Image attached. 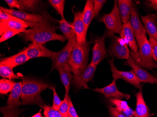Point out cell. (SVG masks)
<instances>
[{
	"label": "cell",
	"mask_w": 157,
	"mask_h": 117,
	"mask_svg": "<svg viewBox=\"0 0 157 117\" xmlns=\"http://www.w3.org/2000/svg\"><path fill=\"white\" fill-rule=\"evenodd\" d=\"M48 20L39 23L33 28H31L24 32L21 37L25 41H31L33 43L42 45L49 41L59 40L63 42L66 40L64 36L57 34L56 31L58 27L51 23ZM54 21H56L54 20Z\"/></svg>",
	"instance_id": "1"
},
{
	"label": "cell",
	"mask_w": 157,
	"mask_h": 117,
	"mask_svg": "<svg viewBox=\"0 0 157 117\" xmlns=\"http://www.w3.org/2000/svg\"><path fill=\"white\" fill-rule=\"evenodd\" d=\"M22 82V105L37 104L40 106L44 104L45 101L40 95L48 88L49 84L28 77H23Z\"/></svg>",
	"instance_id": "2"
},
{
	"label": "cell",
	"mask_w": 157,
	"mask_h": 117,
	"mask_svg": "<svg viewBox=\"0 0 157 117\" xmlns=\"http://www.w3.org/2000/svg\"><path fill=\"white\" fill-rule=\"evenodd\" d=\"M90 43L77 42L72 51L69 65L74 74V79L78 78L87 67Z\"/></svg>",
	"instance_id": "3"
},
{
	"label": "cell",
	"mask_w": 157,
	"mask_h": 117,
	"mask_svg": "<svg viewBox=\"0 0 157 117\" xmlns=\"http://www.w3.org/2000/svg\"><path fill=\"white\" fill-rule=\"evenodd\" d=\"M137 53L130 52V58L132 60L143 68L152 70L157 68V64L152 58L151 46L147 36H145Z\"/></svg>",
	"instance_id": "4"
},
{
	"label": "cell",
	"mask_w": 157,
	"mask_h": 117,
	"mask_svg": "<svg viewBox=\"0 0 157 117\" xmlns=\"http://www.w3.org/2000/svg\"><path fill=\"white\" fill-rule=\"evenodd\" d=\"M98 21L105 24L107 30L105 34L108 37L113 36L115 33L120 34L123 24L119 13L117 1H114L112 11L109 14H105Z\"/></svg>",
	"instance_id": "5"
},
{
	"label": "cell",
	"mask_w": 157,
	"mask_h": 117,
	"mask_svg": "<svg viewBox=\"0 0 157 117\" xmlns=\"http://www.w3.org/2000/svg\"><path fill=\"white\" fill-rule=\"evenodd\" d=\"M0 10L2 12L10 14L21 20L31 23L37 24L48 20H55L47 12H44L42 15L29 14L21 10H14L11 9H9L2 6L0 7Z\"/></svg>",
	"instance_id": "6"
},
{
	"label": "cell",
	"mask_w": 157,
	"mask_h": 117,
	"mask_svg": "<svg viewBox=\"0 0 157 117\" xmlns=\"http://www.w3.org/2000/svg\"><path fill=\"white\" fill-rule=\"evenodd\" d=\"M129 22L135 34L138 48H139L142 46L147 32L143 24H142L139 15L134 5L131 8Z\"/></svg>",
	"instance_id": "7"
},
{
	"label": "cell",
	"mask_w": 157,
	"mask_h": 117,
	"mask_svg": "<svg viewBox=\"0 0 157 117\" xmlns=\"http://www.w3.org/2000/svg\"><path fill=\"white\" fill-rule=\"evenodd\" d=\"M114 59H112L108 61L113 73L114 80L116 81L119 79H123L126 82L132 84L137 88L142 89L140 82L135 75L134 71L132 70L129 71H124L118 70L114 65Z\"/></svg>",
	"instance_id": "8"
},
{
	"label": "cell",
	"mask_w": 157,
	"mask_h": 117,
	"mask_svg": "<svg viewBox=\"0 0 157 117\" xmlns=\"http://www.w3.org/2000/svg\"><path fill=\"white\" fill-rule=\"evenodd\" d=\"M74 47L72 43L68 41L67 44L61 51L52 52L51 58L52 61V71L62 65L69 64L70 60Z\"/></svg>",
	"instance_id": "9"
},
{
	"label": "cell",
	"mask_w": 157,
	"mask_h": 117,
	"mask_svg": "<svg viewBox=\"0 0 157 117\" xmlns=\"http://www.w3.org/2000/svg\"><path fill=\"white\" fill-rule=\"evenodd\" d=\"M108 53L111 56L118 59L128 60L130 57V52L127 43L121 38L118 37H114Z\"/></svg>",
	"instance_id": "10"
},
{
	"label": "cell",
	"mask_w": 157,
	"mask_h": 117,
	"mask_svg": "<svg viewBox=\"0 0 157 117\" xmlns=\"http://www.w3.org/2000/svg\"><path fill=\"white\" fill-rule=\"evenodd\" d=\"M124 65H128L132 68L135 75H136L140 82L157 84V77L151 74L150 73L146 71L145 69L137 65L130 57L124 63Z\"/></svg>",
	"instance_id": "11"
},
{
	"label": "cell",
	"mask_w": 157,
	"mask_h": 117,
	"mask_svg": "<svg viewBox=\"0 0 157 117\" xmlns=\"http://www.w3.org/2000/svg\"><path fill=\"white\" fill-rule=\"evenodd\" d=\"M106 35L96 38L92 48L91 63L95 65H98L107 56L106 49L105 46V40Z\"/></svg>",
	"instance_id": "12"
},
{
	"label": "cell",
	"mask_w": 157,
	"mask_h": 117,
	"mask_svg": "<svg viewBox=\"0 0 157 117\" xmlns=\"http://www.w3.org/2000/svg\"><path fill=\"white\" fill-rule=\"evenodd\" d=\"M92 90L102 93L105 95V96L107 98L114 97L119 99L125 98L128 100L131 97V96L129 94L122 93L118 90L116 86V81L114 79L109 85L102 88H96L94 89H92Z\"/></svg>",
	"instance_id": "13"
},
{
	"label": "cell",
	"mask_w": 157,
	"mask_h": 117,
	"mask_svg": "<svg viewBox=\"0 0 157 117\" xmlns=\"http://www.w3.org/2000/svg\"><path fill=\"white\" fill-rule=\"evenodd\" d=\"M97 66L91 62L78 78L73 79L72 83L77 89L83 88L94 78Z\"/></svg>",
	"instance_id": "14"
},
{
	"label": "cell",
	"mask_w": 157,
	"mask_h": 117,
	"mask_svg": "<svg viewBox=\"0 0 157 117\" xmlns=\"http://www.w3.org/2000/svg\"><path fill=\"white\" fill-rule=\"evenodd\" d=\"M25 53L29 59L39 57L52 58V51L46 48L38 43H33L25 49Z\"/></svg>",
	"instance_id": "15"
},
{
	"label": "cell",
	"mask_w": 157,
	"mask_h": 117,
	"mask_svg": "<svg viewBox=\"0 0 157 117\" xmlns=\"http://www.w3.org/2000/svg\"><path fill=\"white\" fill-rule=\"evenodd\" d=\"M73 28L77 36L78 42L84 43L86 42L87 30L81 17V12L76 11L74 13V22L72 23Z\"/></svg>",
	"instance_id": "16"
},
{
	"label": "cell",
	"mask_w": 157,
	"mask_h": 117,
	"mask_svg": "<svg viewBox=\"0 0 157 117\" xmlns=\"http://www.w3.org/2000/svg\"><path fill=\"white\" fill-rule=\"evenodd\" d=\"M22 82H16L7 100V105L3 107L5 109L8 110L18 109L22 105V102L19 100L22 94Z\"/></svg>",
	"instance_id": "17"
},
{
	"label": "cell",
	"mask_w": 157,
	"mask_h": 117,
	"mask_svg": "<svg viewBox=\"0 0 157 117\" xmlns=\"http://www.w3.org/2000/svg\"><path fill=\"white\" fill-rule=\"evenodd\" d=\"M120 34L121 38L125 41L128 45L129 46L131 51L134 53H137L139 48L135 34L129 22L126 24H123Z\"/></svg>",
	"instance_id": "18"
},
{
	"label": "cell",
	"mask_w": 157,
	"mask_h": 117,
	"mask_svg": "<svg viewBox=\"0 0 157 117\" xmlns=\"http://www.w3.org/2000/svg\"><path fill=\"white\" fill-rule=\"evenodd\" d=\"M56 69L58 70L59 73L61 81L65 87L66 90L65 97L67 96L70 89L71 83L73 81V72L72 68L69 64H68L62 65L61 66L59 67Z\"/></svg>",
	"instance_id": "19"
},
{
	"label": "cell",
	"mask_w": 157,
	"mask_h": 117,
	"mask_svg": "<svg viewBox=\"0 0 157 117\" xmlns=\"http://www.w3.org/2000/svg\"><path fill=\"white\" fill-rule=\"evenodd\" d=\"M157 16L155 14H148L141 17L144 26L150 38L157 41Z\"/></svg>",
	"instance_id": "20"
},
{
	"label": "cell",
	"mask_w": 157,
	"mask_h": 117,
	"mask_svg": "<svg viewBox=\"0 0 157 117\" xmlns=\"http://www.w3.org/2000/svg\"><path fill=\"white\" fill-rule=\"evenodd\" d=\"M59 22V28L63 33L66 39L72 43L74 46L77 43V38L76 35L75 33L73 28L72 23L66 21L65 18H63L61 20H57Z\"/></svg>",
	"instance_id": "21"
},
{
	"label": "cell",
	"mask_w": 157,
	"mask_h": 117,
	"mask_svg": "<svg viewBox=\"0 0 157 117\" xmlns=\"http://www.w3.org/2000/svg\"><path fill=\"white\" fill-rule=\"evenodd\" d=\"M136 109L135 110V117H150V111L144 98L142 89L136 95Z\"/></svg>",
	"instance_id": "22"
},
{
	"label": "cell",
	"mask_w": 157,
	"mask_h": 117,
	"mask_svg": "<svg viewBox=\"0 0 157 117\" xmlns=\"http://www.w3.org/2000/svg\"><path fill=\"white\" fill-rule=\"evenodd\" d=\"M29 60V58L27 57L25 53V51L24 50L15 55L2 58L0 62L6 64L11 68H13L16 67L24 64Z\"/></svg>",
	"instance_id": "23"
},
{
	"label": "cell",
	"mask_w": 157,
	"mask_h": 117,
	"mask_svg": "<svg viewBox=\"0 0 157 117\" xmlns=\"http://www.w3.org/2000/svg\"><path fill=\"white\" fill-rule=\"evenodd\" d=\"M30 27L28 24L16 21H0V35H2L5 31L9 30L17 31L20 33L25 32L26 29Z\"/></svg>",
	"instance_id": "24"
},
{
	"label": "cell",
	"mask_w": 157,
	"mask_h": 117,
	"mask_svg": "<svg viewBox=\"0 0 157 117\" xmlns=\"http://www.w3.org/2000/svg\"><path fill=\"white\" fill-rule=\"evenodd\" d=\"M133 5V2L130 0L118 1L119 13L123 24H126L129 22L131 8Z\"/></svg>",
	"instance_id": "25"
},
{
	"label": "cell",
	"mask_w": 157,
	"mask_h": 117,
	"mask_svg": "<svg viewBox=\"0 0 157 117\" xmlns=\"http://www.w3.org/2000/svg\"><path fill=\"white\" fill-rule=\"evenodd\" d=\"M81 17L84 24L88 30L92 20L95 17L93 1L87 0L83 10L81 12Z\"/></svg>",
	"instance_id": "26"
},
{
	"label": "cell",
	"mask_w": 157,
	"mask_h": 117,
	"mask_svg": "<svg viewBox=\"0 0 157 117\" xmlns=\"http://www.w3.org/2000/svg\"><path fill=\"white\" fill-rule=\"evenodd\" d=\"M38 0H18L19 5L22 11L33 12L38 8L40 2Z\"/></svg>",
	"instance_id": "27"
},
{
	"label": "cell",
	"mask_w": 157,
	"mask_h": 117,
	"mask_svg": "<svg viewBox=\"0 0 157 117\" xmlns=\"http://www.w3.org/2000/svg\"><path fill=\"white\" fill-rule=\"evenodd\" d=\"M13 68L6 64L0 62V75L4 78H8L10 80L19 79L18 75L15 74L12 70Z\"/></svg>",
	"instance_id": "28"
},
{
	"label": "cell",
	"mask_w": 157,
	"mask_h": 117,
	"mask_svg": "<svg viewBox=\"0 0 157 117\" xmlns=\"http://www.w3.org/2000/svg\"><path fill=\"white\" fill-rule=\"evenodd\" d=\"M16 82L12 80L6 79H2L0 80V93L2 95H6L11 92Z\"/></svg>",
	"instance_id": "29"
},
{
	"label": "cell",
	"mask_w": 157,
	"mask_h": 117,
	"mask_svg": "<svg viewBox=\"0 0 157 117\" xmlns=\"http://www.w3.org/2000/svg\"><path fill=\"white\" fill-rule=\"evenodd\" d=\"M48 3L57 11L58 14L61 16V19L64 17V7H65V0H48Z\"/></svg>",
	"instance_id": "30"
},
{
	"label": "cell",
	"mask_w": 157,
	"mask_h": 117,
	"mask_svg": "<svg viewBox=\"0 0 157 117\" xmlns=\"http://www.w3.org/2000/svg\"><path fill=\"white\" fill-rule=\"evenodd\" d=\"M109 101L112 105L115 106L118 110L121 112H123L126 109L129 107L127 102L121 99H117L114 97H110L108 98Z\"/></svg>",
	"instance_id": "31"
},
{
	"label": "cell",
	"mask_w": 157,
	"mask_h": 117,
	"mask_svg": "<svg viewBox=\"0 0 157 117\" xmlns=\"http://www.w3.org/2000/svg\"><path fill=\"white\" fill-rule=\"evenodd\" d=\"M40 107L44 109L45 117H64L59 110H54L49 105L44 104Z\"/></svg>",
	"instance_id": "32"
},
{
	"label": "cell",
	"mask_w": 157,
	"mask_h": 117,
	"mask_svg": "<svg viewBox=\"0 0 157 117\" xmlns=\"http://www.w3.org/2000/svg\"><path fill=\"white\" fill-rule=\"evenodd\" d=\"M21 112L19 108L8 110L3 107L1 108V112L3 114V117H18Z\"/></svg>",
	"instance_id": "33"
},
{
	"label": "cell",
	"mask_w": 157,
	"mask_h": 117,
	"mask_svg": "<svg viewBox=\"0 0 157 117\" xmlns=\"http://www.w3.org/2000/svg\"><path fill=\"white\" fill-rule=\"evenodd\" d=\"M49 88L52 90L53 92V103L52 107L56 110H59L60 106L61 104L62 101L56 93L55 87L52 86L49 87Z\"/></svg>",
	"instance_id": "34"
},
{
	"label": "cell",
	"mask_w": 157,
	"mask_h": 117,
	"mask_svg": "<svg viewBox=\"0 0 157 117\" xmlns=\"http://www.w3.org/2000/svg\"><path fill=\"white\" fill-rule=\"evenodd\" d=\"M59 112L64 117H69V104L67 99L65 97L62 101L61 104L59 109Z\"/></svg>",
	"instance_id": "35"
},
{
	"label": "cell",
	"mask_w": 157,
	"mask_h": 117,
	"mask_svg": "<svg viewBox=\"0 0 157 117\" xmlns=\"http://www.w3.org/2000/svg\"><path fill=\"white\" fill-rule=\"evenodd\" d=\"M20 33V32L14 30H9L5 31L2 35L1 37L0 38V42L2 43V42H4L9 38H11L13 36H15Z\"/></svg>",
	"instance_id": "36"
},
{
	"label": "cell",
	"mask_w": 157,
	"mask_h": 117,
	"mask_svg": "<svg viewBox=\"0 0 157 117\" xmlns=\"http://www.w3.org/2000/svg\"><path fill=\"white\" fill-rule=\"evenodd\" d=\"M107 1L106 0H94V11H95V16H98L100 11L103 8Z\"/></svg>",
	"instance_id": "37"
},
{
	"label": "cell",
	"mask_w": 157,
	"mask_h": 117,
	"mask_svg": "<svg viewBox=\"0 0 157 117\" xmlns=\"http://www.w3.org/2000/svg\"><path fill=\"white\" fill-rule=\"evenodd\" d=\"M149 41L151 46L153 60L157 63V41L152 38H150Z\"/></svg>",
	"instance_id": "38"
},
{
	"label": "cell",
	"mask_w": 157,
	"mask_h": 117,
	"mask_svg": "<svg viewBox=\"0 0 157 117\" xmlns=\"http://www.w3.org/2000/svg\"><path fill=\"white\" fill-rule=\"evenodd\" d=\"M67 99L69 104V117H78L77 113L73 105L72 100L71 99L69 95L65 97Z\"/></svg>",
	"instance_id": "39"
},
{
	"label": "cell",
	"mask_w": 157,
	"mask_h": 117,
	"mask_svg": "<svg viewBox=\"0 0 157 117\" xmlns=\"http://www.w3.org/2000/svg\"><path fill=\"white\" fill-rule=\"evenodd\" d=\"M111 117H126L122 112L118 110L117 108L112 106H108Z\"/></svg>",
	"instance_id": "40"
},
{
	"label": "cell",
	"mask_w": 157,
	"mask_h": 117,
	"mask_svg": "<svg viewBox=\"0 0 157 117\" xmlns=\"http://www.w3.org/2000/svg\"><path fill=\"white\" fill-rule=\"evenodd\" d=\"M5 2L8 4L11 9L15 8L21 10V7L19 5L18 0H5Z\"/></svg>",
	"instance_id": "41"
},
{
	"label": "cell",
	"mask_w": 157,
	"mask_h": 117,
	"mask_svg": "<svg viewBox=\"0 0 157 117\" xmlns=\"http://www.w3.org/2000/svg\"><path fill=\"white\" fill-rule=\"evenodd\" d=\"M122 113L126 117H135V111L133 110L129 106Z\"/></svg>",
	"instance_id": "42"
},
{
	"label": "cell",
	"mask_w": 157,
	"mask_h": 117,
	"mask_svg": "<svg viewBox=\"0 0 157 117\" xmlns=\"http://www.w3.org/2000/svg\"><path fill=\"white\" fill-rule=\"evenodd\" d=\"M148 6L157 11V0H150L148 2Z\"/></svg>",
	"instance_id": "43"
},
{
	"label": "cell",
	"mask_w": 157,
	"mask_h": 117,
	"mask_svg": "<svg viewBox=\"0 0 157 117\" xmlns=\"http://www.w3.org/2000/svg\"><path fill=\"white\" fill-rule=\"evenodd\" d=\"M41 109H40V111L38 113H36V114H34V115H33V116L31 117H44L42 116V115H41Z\"/></svg>",
	"instance_id": "44"
},
{
	"label": "cell",
	"mask_w": 157,
	"mask_h": 117,
	"mask_svg": "<svg viewBox=\"0 0 157 117\" xmlns=\"http://www.w3.org/2000/svg\"></svg>",
	"instance_id": "45"
}]
</instances>
